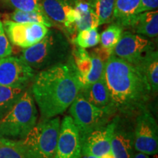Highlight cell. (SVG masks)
<instances>
[{"instance_id":"cell-1","label":"cell","mask_w":158,"mask_h":158,"mask_svg":"<svg viewBox=\"0 0 158 158\" xmlns=\"http://www.w3.org/2000/svg\"><path fill=\"white\" fill-rule=\"evenodd\" d=\"M82 86L71 56L67 62L40 70L32 80L31 92L41 118H53L66 111Z\"/></svg>"},{"instance_id":"cell-2","label":"cell","mask_w":158,"mask_h":158,"mask_svg":"<svg viewBox=\"0 0 158 158\" xmlns=\"http://www.w3.org/2000/svg\"><path fill=\"white\" fill-rule=\"evenodd\" d=\"M103 77L116 113L133 116L147 108L152 94L135 66L112 54L105 62Z\"/></svg>"},{"instance_id":"cell-3","label":"cell","mask_w":158,"mask_h":158,"mask_svg":"<svg viewBox=\"0 0 158 158\" xmlns=\"http://www.w3.org/2000/svg\"><path fill=\"white\" fill-rule=\"evenodd\" d=\"M70 56V45L66 36L60 31L48 29L40 41L23 49L19 58L35 70H43L67 62Z\"/></svg>"},{"instance_id":"cell-4","label":"cell","mask_w":158,"mask_h":158,"mask_svg":"<svg viewBox=\"0 0 158 158\" xmlns=\"http://www.w3.org/2000/svg\"><path fill=\"white\" fill-rule=\"evenodd\" d=\"M60 118H41L30 133L14 141L25 158H54L60 130Z\"/></svg>"},{"instance_id":"cell-5","label":"cell","mask_w":158,"mask_h":158,"mask_svg":"<svg viewBox=\"0 0 158 158\" xmlns=\"http://www.w3.org/2000/svg\"><path fill=\"white\" fill-rule=\"evenodd\" d=\"M38 111L31 89H26L0 122V137L18 141L24 138L37 122Z\"/></svg>"},{"instance_id":"cell-6","label":"cell","mask_w":158,"mask_h":158,"mask_svg":"<svg viewBox=\"0 0 158 158\" xmlns=\"http://www.w3.org/2000/svg\"><path fill=\"white\" fill-rule=\"evenodd\" d=\"M70 116L78 129L81 141L94 130L103 127L110 122L112 114L94 106L79 92L69 107Z\"/></svg>"},{"instance_id":"cell-7","label":"cell","mask_w":158,"mask_h":158,"mask_svg":"<svg viewBox=\"0 0 158 158\" xmlns=\"http://www.w3.org/2000/svg\"><path fill=\"white\" fill-rule=\"evenodd\" d=\"M133 129V144L135 152L156 155L158 152V126L148 108L136 115Z\"/></svg>"},{"instance_id":"cell-8","label":"cell","mask_w":158,"mask_h":158,"mask_svg":"<svg viewBox=\"0 0 158 158\" xmlns=\"http://www.w3.org/2000/svg\"><path fill=\"white\" fill-rule=\"evenodd\" d=\"M154 50H155V45L147 37L130 31H124L114 48L113 55L136 66Z\"/></svg>"},{"instance_id":"cell-9","label":"cell","mask_w":158,"mask_h":158,"mask_svg":"<svg viewBox=\"0 0 158 158\" xmlns=\"http://www.w3.org/2000/svg\"><path fill=\"white\" fill-rule=\"evenodd\" d=\"M35 70L16 56L0 59V86L27 89L32 82Z\"/></svg>"},{"instance_id":"cell-10","label":"cell","mask_w":158,"mask_h":158,"mask_svg":"<svg viewBox=\"0 0 158 158\" xmlns=\"http://www.w3.org/2000/svg\"><path fill=\"white\" fill-rule=\"evenodd\" d=\"M4 29L13 45L27 48L40 41L48 33V28L40 23H17L5 19Z\"/></svg>"},{"instance_id":"cell-11","label":"cell","mask_w":158,"mask_h":158,"mask_svg":"<svg viewBox=\"0 0 158 158\" xmlns=\"http://www.w3.org/2000/svg\"><path fill=\"white\" fill-rule=\"evenodd\" d=\"M82 141L70 116H65L60 124L54 158H81Z\"/></svg>"},{"instance_id":"cell-12","label":"cell","mask_w":158,"mask_h":158,"mask_svg":"<svg viewBox=\"0 0 158 158\" xmlns=\"http://www.w3.org/2000/svg\"><path fill=\"white\" fill-rule=\"evenodd\" d=\"M120 116H116L103 127L94 130L82 141V154L100 157L110 152V142Z\"/></svg>"},{"instance_id":"cell-13","label":"cell","mask_w":158,"mask_h":158,"mask_svg":"<svg viewBox=\"0 0 158 158\" xmlns=\"http://www.w3.org/2000/svg\"><path fill=\"white\" fill-rule=\"evenodd\" d=\"M43 10L53 23H56L69 35L76 31L74 4L70 0H41Z\"/></svg>"},{"instance_id":"cell-14","label":"cell","mask_w":158,"mask_h":158,"mask_svg":"<svg viewBox=\"0 0 158 158\" xmlns=\"http://www.w3.org/2000/svg\"><path fill=\"white\" fill-rule=\"evenodd\" d=\"M133 129L119 118L110 142V153L114 158H133L134 155Z\"/></svg>"},{"instance_id":"cell-15","label":"cell","mask_w":158,"mask_h":158,"mask_svg":"<svg viewBox=\"0 0 158 158\" xmlns=\"http://www.w3.org/2000/svg\"><path fill=\"white\" fill-rule=\"evenodd\" d=\"M79 92L93 106L107 110L114 115L116 114L103 76L98 81L81 88Z\"/></svg>"},{"instance_id":"cell-16","label":"cell","mask_w":158,"mask_h":158,"mask_svg":"<svg viewBox=\"0 0 158 158\" xmlns=\"http://www.w3.org/2000/svg\"><path fill=\"white\" fill-rule=\"evenodd\" d=\"M141 0H116L112 21L122 27H131L137 16Z\"/></svg>"},{"instance_id":"cell-17","label":"cell","mask_w":158,"mask_h":158,"mask_svg":"<svg viewBox=\"0 0 158 158\" xmlns=\"http://www.w3.org/2000/svg\"><path fill=\"white\" fill-rule=\"evenodd\" d=\"M74 9L76 12L75 26L76 31L78 32L85 29L98 28L99 27L98 16L94 13L89 1L76 0Z\"/></svg>"},{"instance_id":"cell-18","label":"cell","mask_w":158,"mask_h":158,"mask_svg":"<svg viewBox=\"0 0 158 158\" xmlns=\"http://www.w3.org/2000/svg\"><path fill=\"white\" fill-rule=\"evenodd\" d=\"M135 67L145 76L152 95L157 94L158 91L157 51L155 50L151 51Z\"/></svg>"},{"instance_id":"cell-19","label":"cell","mask_w":158,"mask_h":158,"mask_svg":"<svg viewBox=\"0 0 158 158\" xmlns=\"http://www.w3.org/2000/svg\"><path fill=\"white\" fill-rule=\"evenodd\" d=\"M131 28L138 35L155 37L158 34V12L152 10L139 13L135 17Z\"/></svg>"},{"instance_id":"cell-20","label":"cell","mask_w":158,"mask_h":158,"mask_svg":"<svg viewBox=\"0 0 158 158\" xmlns=\"http://www.w3.org/2000/svg\"><path fill=\"white\" fill-rule=\"evenodd\" d=\"M26 89L0 86V122L10 111Z\"/></svg>"},{"instance_id":"cell-21","label":"cell","mask_w":158,"mask_h":158,"mask_svg":"<svg viewBox=\"0 0 158 158\" xmlns=\"http://www.w3.org/2000/svg\"><path fill=\"white\" fill-rule=\"evenodd\" d=\"M6 19L17 23H40L48 28L54 26L53 21L44 13L15 10L13 13L6 15Z\"/></svg>"},{"instance_id":"cell-22","label":"cell","mask_w":158,"mask_h":158,"mask_svg":"<svg viewBox=\"0 0 158 158\" xmlns=\"http://www.w3.org/2000/svg\"><path fill=\"white\" fill-rule=\"evenodd\" d=\"M73 59L78 74V78L83 87L84 80L92 68V60L90 54L85 48L78 47L72 55Z\"/></svg>"},{"instance_id":"cell-23","label":"cell","mask_w":158,"mask_h":158,"mask_svg":"<svg viewBox=\"0 0 158 158\" xmlns=\"http://www.w3.org/2000/svg\"><path fill=\"white\" fill-rule=\"evenodd\" d=\"M116 0H89V2L98 16L99 26L112 21Z\"/></svg>"},{"instance_id":"cell-24","label":"cell","mask_w":158,"mask_h":158,"mask_svg":"<svg viewBox=\"0 0 158 158\" xmlns=\"http://www.w3.org/2000/svg\"><path fill=\"white\" fill-rule=\"evenodd\" d=\"M123 32V27L116 23L110 25L100 35V46L113 54L114 48L119 40Z\"/></svg>"},{"instance_id":"cell-25","label":"cell","mask_w":158,"mask_h":158,"mask_svg":"<svg viewBox=\"0 0 158 158\" xmlns=\"http://www.w3.org/2000/svg\"><path fill=\"white\" fill-rule=\"evenodd\" d=\"M100 38L98 28H92L78 31L73 43L78 47L86 49L96 46L100 43Z\"/></svg>"},{"instance_id":"cell-26","label":"cell","mask_w":158,"mask_h":158,"mask_svg":"<svg viewBox=\"0 0 158 158\" xmlns=\"http://www.w3.org/2000/svg\"><path fill=\"white\" fill-rule=\"evenodd\" d=\"M90 56L92 57V68L85 78L83 87L87 86L89 85L98 81L103 76L105 62L93 51L90 53Z\"/></svg>"},{"instance_id":"cell-27","label":"cell","mask_w":158,"mask_h":158,"mask_svg":"<svg viewBox=\"0 0 158 158\" xmlns=\"http://www.w3.org/2000/svg\"><path fill=\"white\" fill-rule=\"evenodd\" d=\"M4 3L15 10L44 13L41 0H2Z\"/></svg>"},{"instance_id":"cell-28","label":"cell","mask_w":158,"mask_h":158,"mask_svg":"<svg viewBox=\"0 0 158 158\" xmlns=\"http://www.w3.org/2000/svg\"><path fill=\"white\" fill-rule=\"evenodd\" d=\"M0 158H25L13 140L0 137Z\"/></svg>"},{"instance_id":"cell-29","label":"cell","mask_w":158,"mask_h":158,"mask_svg":"<svg viewBox=\"0 0 158 158\" xmlns=\"http://www.w3.org/2000/svg\"><path fill=\"white\" fill-rule=\"evenodd\" d=\"M12 53L13 48L4 29L2 21L0 20V59L10 56Z\"/></svg>"},{"instance_id":"cell-30","label":"cell","mask_w":158,"mask_h":158,"mask_svg":"<svg viewBox=\"0 0 158 158\" xmlns=\"http://www.w3.org/2000/svg\"><path fill=\"white\" fill-rule=\"evenodd\" d=\"M158 7V0H141L138 13L155 10Z\"/></svg>"},{"instance_id":"cell-31","label":"cell","mask_w":158,"mask_h":158,"mask_svg":"<svg viewBox=\"0 0 158 158\" xmlns=\"http://www.w3.org/2000/svg\"><path fill=\"white\" fill-rule=\"evenodd\" d=\"M133 158H150L149 155H146V154L138 152H136L135 153H134L133 156Z\"/></svg>"},{"instance_id":"cell-32","label":"cell","mask_w":158,"mask_h":158,"mask_svg":"<svg viewBox=\"0 0 158 158\" xmlns=\"http://www.w3.org/2000/svg\"><path fill=\"white\" fill-rule=\"evenodd\" d=\"M81 158H100V157H96V156L92 155H85V154H82L81 157Z\"/></svg>"},{"instance_id":"cell-33","label":"cell","mask_w":158,"mask_h":158,"mask_svg":"<svg viewBox=\"0 0 158 158\" xmlns=\"http://www.w3.org/2000/svg\"><path fill=\"white\" fill-rule=\"evenodd\" d=\"M100 158H114V157L112 155L111 153H108V154H106V155H102V157H100Z\"/></svg>"},{"instance_id":"cell-34","label":"cell","mask_w":158,"mask_h":158,"mask_svg":"<svg viewBox=\"0 0 158 158\" xmlns=\"http://www.w3.org/2000/svg\"><path fill=\"white\" fill-rule=\"evenodd\" d=\"M154 158H157V155H156V156H155V157H154Z\"/></svg>"}]
</instances>
